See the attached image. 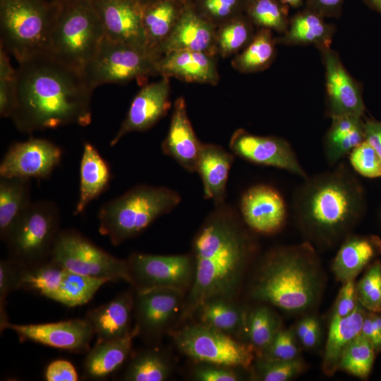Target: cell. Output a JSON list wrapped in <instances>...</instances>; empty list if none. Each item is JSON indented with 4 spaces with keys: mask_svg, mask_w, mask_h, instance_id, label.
<instances>
[{
    "mask_svg": "<svg viewBox=\"0 0 381 381\" xmlns=\"http://www.w3.org/2000/svg\"><path fill=\"white\" fill-rule=\"evenodd\" d=\"M94 90L82 71L49 52L18 62L15 107L11 119L20 131L32 133L92 121Z\"/></svg>",
    "mask_w": 381,
    "mask_h": 381,
    "instance_id": "obj_1",
    "label": "cell"
},
{
    "mask_svg": "<svg viewBox=\"0 0 381 381\" xmlns=\"http://www.w3.org/2000/svg\"><path fill=\"white\" fill-rule=\"evenodd\" d=\"M215 206L193 241L195 274L183 319L211 299L231 300L253 249L234 210L224 203Z\"/></svg>",
    "mask_w": 381,
    "mask_h": 381,
    "instance_id": "obj_2",
    "label": "cell"
},
{
    "mask_svg": "<svg viewBox=\"0 0 381 381\" xmlns=\"http://www.w3.org/2000/svg\"><path fill=\"white\" fill-rule=\"evenodd\" d=\"M297 224L311 244L330 248L342 241L365 210L363 187L344 162L304 179L294 195Z\"/></svg>",
    "mask_w": 381,
    "mask_h": 381,
    "instance_id": "obj_3",
    "label": "cell"
},
{
    "mask_svg": "<svg viewBox=\"0 0 381 381\" xmlns=\"http://www.w3.org/2000/svg\"><path fill=\"white\" fill-rule=\"evenodd\" d=\"M323 286L318 257L306 242L270 251L258 268L250 294L286 313H304L318 304Z\"/></svg>",
    "mask_w": 381,
    "mask_h": 381,
    "instance_id": "obj_4",
    "label": "cell"
},
{
    "mask_svg": "<svg viewBox=\"0 0 381 381\" xmlns=\"http://www.w3.org/2000/svg\"><path fill=\"white\" fill-rule=\"evenodd\" d=\"M181 201L169 188L138 185L105 203L98 214L99 231L118 246L138 236Z\"/></svg>",
    "mask_w": 381,
    "mask_h": 381,
    "instance_id": "obj_5",
    "label": "cell"
},
{
    "mask_svg": "<svg viewBox=\"0 0 381 381\" xmlns=\"http://www.w3.org/2000/svg\"><path fill=\"white\" fill-rule=\"evenodd\" d=\"M59 8L49 0H0L1 47L18 63L49 52Z\"/></svg>",
    "mask_w": 381,
    "mask_h": 381,
    "instance_id": "obj_6",
    "label": "cell"
},
{
    "mask_svg": "<svg viewBox=\"0 0 381 381\" xmlns=\"http://www.w3.org/2000/svg\"><path fill=\"white\" fill-rule=\"evenodd\" d=\"M105 37L91 0L60 6L49 42V53L83 72Z\"/></svg>",
    "mask_w": 381,
    "mask_h": 381,
    "instance_id": "obj_7",
    "label": "cell"
},
{
    "mask_svg": "<svg viewBox=\"0 0 381 381\" xmlns=\"http://www.w3.org/2000/svg\"><path fill=\"white\" fill-rule=\"evenodd\" d=\"M60 222L59 210L54 202H32L4 241L8 258L22 268L49 261L61 231Z\"/></svg>",
    "mask_w": 381,
    "mask_h": 381,
    "instance_id": "obj_8",
    "label": "cell"
},
{
    "mask_svg": "<svg viewBox=\"0 0 381 381\" xmlns=\"http://www.w3.org/2000/svg\"><path fill=\"white\" fill-rule=\"evenodd\" d=\"M157 57L148 49L114 41L106 36L83 71L94 90L107 83H123L158 74Z\"/></svg>",
    "mask_w": 381,
    "mask_h": 381,
    "instance_id": "obj_9",
    "label": "cell"
},
{
    "mask_svg": "<svg viewBox=\"0 0 381 381\" xmlns=\"http://www.w3.org/2000/svg\"><path fill=\"white\" fill-rule=\"evenodd\" d=\"M49 260L84 276L132 284L127 260L114 257L74 230L59 232Z\"/></svg>",
    "mask_w": 381,
    "mask_h": 381,
    "instance_id": "obj_10",
    "label": "cell"
},
{
    "mask_svg": "<svg viewBox=\"0 0 381 381\" xmlns=\"http://www.w3.org/2000/svg\"><path fill=\"white\" fill-rule=\"evenodd\" d=\"M174 339L183 353L202 363L248 369L256 353L251 344L202 323L176 331Z\"/></svg>",
    "mask_w": 381,
    "mask_h": 381,
    "instance_id": "obj_11",
    "label": "cell"
},
{
    "mask_svg": "<svg viewBox=\"0 0 381 381\" xmlns=\"http://www.w3.org/2000/svg\"><path fill=\"white\" fill-rule=\"evenodd\" d=\"M136 291L170 288L183 291L191 286L195 264L188 255H162L134 253L127 260Z\"/></svg>",
    "mask_w": 381,
    "mask_h": 381,
    "instance_id": "obj_12",
    "label": "cell"
},
{
    "mask_svg": "<svg viewBox=\"0 0 381 381\" xmlns=\"http://www.w3.org/2000/svg\"><path fill=\"white\" fill-rule=\"evenodd\" d=\"M229 148L238 157L253 164L284 169L303 179L308 176L291 144L276 136H260L239 128L231 137Z\"/></svg>",
    "mask_w": 381,
    "mask_h": 381,
    "instance_id": "obj_13",
    "label": "cell"
},
{
    "mask_svg": "<svg viewBox=\"0 0 381 381\" xmlns=\"http://www.w3.org/2000/svg\"><path fill=\"white\" fill-rule=\"evenodd\" d=\"M325 71L326 114L332 119L351 116L363 118L365 105L359 84L331 47L320 51Z\"/></svg>",
    "mask_w": 381,
    "mask_h": 381,
    "instance_id": "obj_14",
    "label": "cell"
},
{
    "mask_svg": "<svg viewBox=\"0 0 381 381\" xmlns=\"http://www.w3.org/2000/svg\"><path fill=\"white\" fill-rule=\"evenodd\" d=\"M61 148L52 142L39 138L12 145L0 164V176L25 179H46L59 164Z\"/></svg>",
    "mask_w": 381,
    "mask_h": 381,
    "instance_id": "obj_15",
    "label": "cell"
},
{
    "mask_svg": "<svg viewBox=\"0 0 381 381\" xmlns=\"http://www.w3.org/2000/svg\"><path fill=\"white\" fill-rule=\"evenodd\" d=\"M6 329L13 330L25 340L75 353L89 351L95 335L91 325L86 319L30 325L9 322Z\"/></svg>",
    "mask_w": 381,
    "mask_h": 381,
    "instance_id": "obj_16",
    "label": "cell"
},
{
    "mask_svg": "<svg viewBox=\"0 0 381 381\" xmlns=\"http://www.w3.org/2000/svg\"><path fill=\"white\" fill-rule=\"evenodd\" d=\"M240 212L246 225L262 234H273L285 225L287 207L274 187L258 184L246 190L240 200Z\"/></svg>",
    "mask_w": 381,
    "mask_h": 381,
    "instance_id": "obj_17",
    "label": "cell"
},
{
    "mask_svg": "<svg viewBox=\"0 0 381 381\" xmlns=\"http://www.w3.org/2000/svg\"><path fill=\"white\" fill-rule=\"evenodd\" d=\"M169 79L144 85L133 98L126 116L110 142L116 145L126 135L144 131L152 127L166 115L171 107Z\"/></svg>",
    "mask_w": 381,
    "mask_h": 381,
    "instance_id": "obj_18",
    "label": "cell"
},
{
    "mask_svg": "<svg viewBox=\"0 0 381 381\" xmlns=\"http://www.w3.org/2000/svg\"><path fill=\"white\" fill-rule=\"evenodd\" d=\"M183 292L170 288L136 291L133 310L138 334L152 337L162 332L183 306Z\"/></svg>",
    "mask_w": 381,
    "mask_h": 381,
    "instance_id": "obj_19",
    "label": "cell"
},
{
    "mask_svg": "<svg viewBox=\"0 0 381 381\" xmlns=\"http://www.w3.org/2000/svg\"><path fill=\"white\" fill-rule=\"evenodd\" d=\"M91 3L107 37L147 48L141 6L131 0H91Z\"/></svg>",
    "mask_w": 381,
    "mask_h": 381,
    "instance_id": "obj_20",
    "label": "cell"
},
{
    "mask_svg": "<svg viewBox=\"0 0 381 381\" xmlns=\"http://www.w3.org/2000/svg\"><path fill=\"white\" fill-rule=\"evenodd\" d=\"M215 43L216 32L211 21L195 9L186 6L171 33L155 54L159 59L164 54L179 50L209 54Z\"/></svg>",
    "mask_w": 381,
    "mask_h": 381,
    "instance_id": "obj_21",
    "label": "cell"
},
{
    "mask_svg": "<svg viewBox=\"0 0 381 381\" xmlns=\"http://www.w3.org/2000/svg\"><path fill=\"white\" fill-rule=\"evenodd\" d=\"M108 279L84 276L54 262L44 282L42 296L68 307L89 302Z\"/></svg>",
    "mask_w": 381,
    "mask_h": 381,
    "instance_id": "obj_22",
    "label": "cell"
},
{
    "mask_svg": "<svg viewBox=\"0 0 381 381\" xmlns=\"http://www.w3.org/2000/svg\"><path fill=\"white\" fill-rule=\"evenodd\" d=\"M202 144L188 118L184 98H177L167 135L162 143L163 153L184 169L193 173L195 172Z\"/></svg>",
    "mask_w": 381,
    "mask_h": 381,
    "instance_id": "obj_23",
    "label": "cell"
},
{
    "mask_svg": "<svg viewBox=\"0 0 381 381\" xmlns=\"http://www.w3.org/2000/svg\"><path fill=\"white\" fill-rule=\"evenodd\" d=\"M158 74L188 83L215 85L219 80L216 65L210 54L179 50L162 54L157 61Z\"/></svg>",
    "mask_w": 381,
    "mask_h": 381,
    "instance_id": "obj_24",
    "label": "cell"
},
{
    "mask_svg": "<svg viewBox=\"0 0 381 381\" xmlns=\"http://www.w3.org/2000/svg\"><path fill=\"white\" fill-rule=\"evenodd\" d=\"M234 157L220 145L202 144L195 172L201 179L205 198L212 200L215 205L224 203Z\"/></svg>",
    "mask_w": 381,
    "mask_h": 381,
    "instance_id": "obj_25",
    "label": "cell"
},
{
    "mask_svg": "<svg viewBox=\"0 0 381 381\" xmlns=\"http://www.w3.org/2000/svg\"><path fill=\"white\" fill-rule=\"evenodd\" d=\"M381 253L377 236L348 235L342 241L332 264L336 279L341 283L355 280L359 273Z\"/></svg>",
    "mask_w": 381,
    "mask_h": 381,
    "instance_id": "obj_26",
    "label": "cell"
},
{
    "mask_svg": "<svg viewBox=\"0 0 381 381\" xmlns=\"http://www.w3.org/2000/svg\"><path fill=\"white\" fill-rule=\"evenodd\" d=\"M133 310L134 296L130 292H124L109 303L90 310L85 319L91 325L97 341L115 339L132 331L131 321Z\"/></svg>",
    "mask_w": 381,
    "mask_h": 381,
    "instance_id": "obj_27",
    "label": "cell"
},
{
    "mask_svg": "<svg viewBox=\"0 0 381 381\" xmlns=\"http://www.w3.org/2000/svg\"><path fill=\"white\" fill-rule=\"evenodd\" d=\"M138 334L135 326L123 337L97 341L83 362L85 375L90 379L105 378L121 368L131 353L133 340Z\"/></svg>",
    "mask_w": 381,
    "mask_h": 381,
    "instance_id": "obj_28",
    "label": "cell"
},
{
    "mask_svg": "<svg viewBox=\"0 0 381 381\" xmlns=\"http://www.w3.org/2000/svg\"><path fill=\"white\" fill-rule=\"evenodd\" d=\"M325 19L304 8L289 18L286 30L277 42L286 45H314L320 51L331 47L335 28Z\"/></svg>",
    "mask_w": 381,
    "mask_h": 381,
    "instance_id": "obj_29",
    "label": "cell"
},
{
    "mask_svg": "<svg viewBox=\"0 0 381 381\" xmlns=\"http://www.w3.org/2000/svg\"><path fill=\"white\" fill-rule=\"evenodd\" d=\"M366 312L367 310L358 303L348 316L330 320L322 363L325 375L332 376L338 370L342 353L361 334Z\"/></svg>",
    "mask_w": 381,
    "mask_h": 381,
    "instance_id": "obj_30",
    "label": "cell"
},
{
    "mask_svg": "<svg viewBox=\"0 0 381 381\" xmlns=\"http://www.w3.org/2000/svg\"><path fill=\"white\" fill-rule=\"evenodd\" d=\"M111 179V170L95 147L86 142L83 145L80 166L79 198L74 214L84 212L92 200L106 189Z\"/></svg>",
    "mask_w": 381,
    "mask_h": 381,
    "instance_id": "obj_31",
    "label": "cell"
},
{
    "mask_svg": "<svg viewBox=\"0 0 381 381\" xmlns=\"http://www.w3.org/2000/svg\"><path fill=\"white\" fill-rule=\"evenodd\" d=\"M331 119V126L324 139V152L327 163L334 166L365 140V121L351 116Z\"/></svg>",
    "mask_w": 381,
    "mask_h": 381,
    "instance_id": "obj_32",
    "label": "cell"
},
{
    "mask_svg": "<svg viewBox=\"0 0 381 381\" xmlns=\"http://www.w3.org/2000/svg\"><path fill=\"white\" fill-rule=\"evenodd\" d=\"M30 179H0V237L4 242L21 215L30 205Z\"/></svg>",
    "mask_w": 381,
    "mask_h": 381,
    "instance_id": "obj_33",
    "label": "cell"
},
{
    "mask_svg": "<svg viewBox=\"0 0 381 381\" xmlns=\"http://www.w3.org/2000/svg\"><path fill=\"white\" fill-rule=\"evenodd\" d=\"M183 8L180 0H159L143 8L146 46L154 54L171 33Z\"/></svg>",
    "mask_w": 381,
    "mask_h": 381,
    "instance_id": "obj_34",
    "label": "cell"
},
{
    "mask_svg": "<svg viewBox=\"0 0 381 381\" xmlns=\"http://www.w3.org/2000/svg\"><path fill=\"white\" fill-rule=\"evenodd\" d=\"M281 327L277 314L268 306H260L246 312L241 332L258 355L270 344Z\"/></svg>",
    "mask_w": 381,
    "mask_h": 381,
    "instance_id": "obj_35",
    "label": "cell"
},
{
    "mask_svg": "<svg viewBox=\"0 0 381 381\" xmlns=\"http://www.w3.org/2000/svg\"><path fill=\"white\" fill-rule=\"evenodd\" d=\"M276 39L270 30L261 28L238 54L232 62L233 66L242 73L263 71L273 61L275 56Z\"/></svg>",
    "mask_w": 381,
    "mask_h": 381,
    "instance_id": "obj_36",
    "label": "cell"
},
{
    "mask_svg": "<svg viewBox=\"0 0 381 381\" xmlns=\"http://www.w3.org/2000/svg\"><path fill=\"white\" fill-rule=\"evenodd\" d=\"M201 323L231 334L241 332L246 311L224 298H214L203 303L198 310Z\"/></svg>",
    "mask_w": 381,
    "mask_h": 381,
    "instance_id": "obj_37",
    "label": "cell"
},
{
    "mask_svg": "<svg viewBox=\"0 0 381 381\" xmlns=\"http://www.w3.org/2000/svg\"><path fill=\"white\" fill-rule=\"evenodd\" d=\"M170 374L166 357L155 349H150L134 356L124 373L127 381H163Z\"/></svg>",
    "mask_w": 381,
    "mask_h": 381,
    "instance_id": "obj_38",
    "label": "cell"
},
{
    "mask_svg": "<svg viewBox=\"0 0 381 381\" xmlns=\"http://www.w3.org/2000/svg\"><path fill=\"white\" fill-rule=\"evenodd\" d=\"M375 354L371 342L361 334L342 353L338 370L360 379H366L372 370Z\"/></svg>",
    "mask_w": 381,
    "mask_h": 381,
    "instance_id": "obj_39",
    "label": "cell"
},
{
    "mask_svg": "<svg viewBox=\"0 0 381 381\" xmlns=\"http://www.w3.org/2000/svg\"><path fill=\"white\" fill-rule=\"evenodd\" d=\"M246 11L249 19L261 28L283 34L288 28L289 6L277 0H250Z\"/></svg>",
    "mask_w": 381,
    "mask_h": 381,
    "instance_id": "obj_40",
    "label": "cell"
},
{
    "mask_svg": "<svg viewBox=\"0 0 381 381\" xmlns=\"http://www.w3.org/2000/svg\"><path fill=\"white\" fill-rule=\"evenodd\" d=\"M254 35L250 22L242 17H236L222 26L216 34V44L222 56L237 52L247 45Z\"/></svg>",
    "mask_w": 381,
    "mask_h": 381,
    "instance_id": "obj_41",
    "label": "cell"
},
{
    "mask_svg": "<svg viewBox=\"0 0 381 381\" xmlns=\"http://www.w3.org/2000/svg\"><path fill=\"white\" fill-rule=\"evenodd\" d=\"M358 303L368 311L381 313V261L371 263L356 284Z\"/></svg>",
    "mask_w": 381,
    "mask_h": 381,
    "instance_id": "obj_42",
    "label": "cell"
},
{
    "mask_svg": "<svg viewBox=\"0 0 381 381\" xmlns=\"http://www.w3.org/2000/svg\"><path fill=\"white\" fill-rule=\"evenodd\" d=\"M17 69H15L9 59V54L0 48V115L11 118L16 97Z\"/></svg>",
    "mask_w": 381,
    "mask_h": 381,
    "instance_id": "obj_43",
    "label": "cell"
},
{
    "mask_svg": "<svg viewBox=\"0 0 381 381\" xmlns=\"http://www.w3.org/2000/svg\"><path fill=\"white\" fill-rule=\"evenodd\" d=\"M305 368L301 358L284 361L258 357L255 373L260 380L288 381L299 375Z\"/></svg>",
    "mask_w": 381,
    "mask_h": 381,
    "instance_id": "obj_44",
    "label": "cell"
},
{
    "mask_svg": "<svg viewBox=\"0 0 381 381\" xmlns=\"http://www.w3.org/2000/svg\"><path fill=\"white\" fill-rule=\"evenodd\" d=\"M297 340L294 329L281 327L270 344L257 356L284 361L298 358L300 350Z\"/></svg>",
    "mask_w": 381,
    "mask_h": 381,
    "instance_id": "obj_45",
    "label": "cell"
},
{
    "mask_svg": "<svg viewBox=\"0 0 381 381\" xmlns=\"http://www.w3.org/2000/svg\"><path fill=\"white\" fill-rule=\"evenodd\" d=\"M351 167L358 174L370 178H381V158L375 150L365 140L350 152Z\"/></svg>",
    "mask_w": 381,
    "mask_h": 381,
    "instance_id": "obj_46",
    "label": "cell"
},
{
    "mask_svg": "<svg viewBox=\"0 0 381 381\" xmlns=\"http://www.w3.org/2000/svg\"><path fill=\"white\" fill-rule=\"evenodd\" d=\"M22 267L10 258L0 262V327L1 332L10 322L5 310L6 299L12 291L20 289Z\"/></svg>",
    "mask_w": 381,
    "mask_h": 381,
    "instance_id": "obj_47",
    "label": "cell"
},
{
    "mask_svg": "<svg viewBox=\"0 0 381 381\" xmlns=\"http://www.w3.org/2000/svg\"><path fill=\"white\" fill-rule=\"evenodd\" d=\"M250 0H202L201 8L207 18L224 20L247 9Z\"/></svg>",
    "mask_w": 381,
    "mask_h": 381,
    "instance_id": "obj_48",
    "label": "cell"
},
{
    "mask_svg": "<svg viewBox=\"0 0 381 381\" xmlns=\"http://www.w3.org/2000/svg\"><path fill=\"white\" fill-rule=\"evenodd\" d=\"M342 284L332 308L330 320L348 316L358 305L355 280L347 281Z\"/></svg>",
    "mask_w": 381,
    "mask_h": 381,
    "instance_id": "obj_49",
    "label": "cell"
},
{
    "mask_svg": "<svg viewBox=\"0 0 381 381\" xmlns=\"http://www.w3.org/2000/svg\"><path fill=\"white\" fill-rule=\"evenodd\" d=\"M194 378L200 381H237L240 376L233 368L204 363L195 370Z\"/></svg>",
    "mask_w": 381,
    "mask_h": 381,
    "instance_id": "obj_50",
    "label": "cell"
},
{
    "mask_svg": "<svg viewBox=\"0 0 381 381\" xmlns=\"http://www.w3.org/2000/svg\"><path fill=\"white\" fill-rule=\"evenodd\" d=\"M44 377L47 381H76L78 379L74 365L64 359L50 363L45 370Z\"/></svg>",
    "mask_w": 381,
    "mask_h": 381,
    "instance_id": "obj_51",
    "label": "cell"
},
{
    "mask_svg": "<svg viewBox=\"0 0 381 381\" xmlns=\"http://www.w3.org/2000/svg\"><path fill=\"white\" fill-rule=\"evenodd\" d=\"M361 334L371 342L376 353L381 351V313L367 310Z\"/></svg>",
    "mask_w": 381,
    "mask_h": 381,
    "instance_id": "obj_52",
    "label": "cell"
},
{
    "mask_svg": "<svg viewBox=\"0 0 381 381\" xmlns=\"http://www.w3.org/2000/svg\"><path fill=\"white\" fill-rule=\"evenodd\" d=\"M346 0H306L305 8L323 18H338Z\"/></svg>",
    "mask_w": 381,
    "mask_h": 381,
    "instance_id": "obj_53",
    "label": "cell"
},
{
    "mask_svg": "<svg viewBox=\"0 0 381 381\" xmlns=\"http://www.w3.org/2000/svg\"><path fill=\"white\" fill-rule=\"evenodd\" d=\"M365 140L377 152L381 158V122L368 119L364 124Z\"/></svg>",
    "mask_w": 381,
    "mask_h": 381,
    "instance_id": "obj_54",
    "label": "cell"
},
{
    "mask_svg": "<svg viewBox=\"0 0 381 381\" xmlns=\"http://www.w3.org/2000/svg\"><path fill=\"white\" fill-rule=\"evenodd\" d=\"M320 335L321 327L319 320H317L299 342L306 349H313L318 345Z\"/></svg>",
    "mask_w": 381,
    "mask_h": 381,
    "instance_id": "obj_55",
    "label": "cell"
},
{
    "mask_svg": "<svg viewBox=\"0 0 381 381\" xmlns=\"http://www.w3.org/2000/svg\"><path fill=\"white\" fill-rule=\"evenodd\" d=\"M370 8L381 14V0H362Z\"/></svg>",
    "mask_w": 381,
    "mask_h": 381,
    "instance_id": "obj_56",
    "label": "cell"
},
{
    "mask_svg": "<svg viewBox=\"0 0 381 381\" xmlns=\"http://www.w3.org/2000/svg\"><path fill=\"white\" fill-rule=\"evenodd\" d=\"M282 2L294 8L300 7L303 4V0H282Z\"/></svg>",
    "mask_w": 381,
    "mask_h": 381,
    "instance_id": "obj_57",
    "label": "cell"
},
{
    "mask_svg": "<svg viewBox=\"0 0 381 381\" xmlns=\"http://www.w3.org/2000/svg\"><path fill=\"white\" fill-rule=\"evenodd\" d=\"M140 6H141L143 8L148 5H150L159 0H131Z\"/></svg>",
    "mask_w": 381,
    "mask_h": 381,
    "instance_id": "obj_58",
    "label": "cell"
},
{
    "mask_svg": "<svg viewBox=\"0 0 381 381\" xmlns=\"http://www.w3.org/2000/svg\"><path fill=\"white\" fill-rule=\"evenodd\" d=\"M50 1H52V3L58 5L59 6H64L66 4H70V3H72V2H74L75 1H78V0H49Z\"/></svg>",
    "mask_w": 381,
    "mask_h": 381,
    "instance_id": "obj_59",
    "label": "cell"
}]
</instances>
